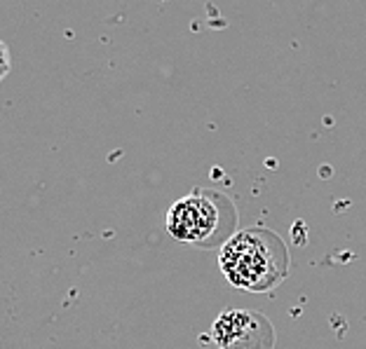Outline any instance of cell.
Returning a JSON list of instances; mask_svg holds the SVG:
<instances>
[{
	"instance_id": "277c9868",
	"label": "cell",
	"mask_w": 366,
	"mask_h": 349,
	"mask_svg": "<svg viewBox=\"0 0 366 349\" xmlns=\"http://www.w3.org/2000/svg\"><path fill=\"white\" fill-rule=\"evenodd\" d=\"M7 73H10V49L0 40V82L7 78Z\"/></svg>"
},
{
	"instance_id": "7a4b0ae2",
	"label": "cell",
	"mask_w": 366,
	"mask_h": 349,
	"mask_svg": "<svg viewBox=\"0 0 366 349\" xmlns=\"http://www.w3.org/2000/svg\"><path fill=\"white\" fill-rule=\"evenodd\" d=\"M237 223V211L228 197L214 190H195L177 199L167 211V232L181 244H226Z\"/></svg>"
},
{
	"instance_id": "6da1fadb",
	"label": "cell",
	"mask_w": 366,
	"mask_h": 349,
	"mask_svg": "<svg viewBox=\"0 0 366 349\" xmlns=\"http://www.w3.org/2000/svg\"><path fill=\"white\" fill-rule=\"evenodd\" d=\"M219 268L235 288L268 293L289 274V251L285 242L265 228L235 232L221 246Z\"/></svg>"
},
{
	"instance_id": "3957f363",
	"label": "cell",
	"mask_w": 366,
	"mask_h": 349,
	"mask_svg": "<svg viewBox=\"0 0 366 349\" xmlns=\"http://www.w3.org/2000/svg\"><path fill=\"white\" fill-rule=\"evenodd\" d=\"M212 340L219 349H272L274 328L261 312L228 310L214 321Z\"/></svg>"
}]
</instances>
